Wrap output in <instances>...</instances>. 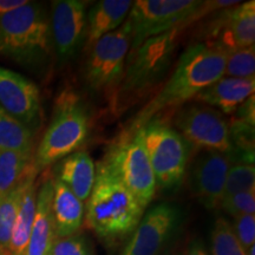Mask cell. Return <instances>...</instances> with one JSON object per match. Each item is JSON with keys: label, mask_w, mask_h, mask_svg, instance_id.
Masks as SVG:
<instances>
[{"label": "cell", "mask_w": 255, "mask_h": 255, "mask_svg": "<svg viewBox=\"0 0 255 255\" xmlns=\"http://www.w3.org/2000/svg\"><path fill=\"white\" fill-rule=\"evenodd\" d=\"M228 52L208 43L190 45L177 60L164 87L128 124L122 135H131L169 109H176L225 76Z\"/></svg>", "instance_id": "cell-1"}, {"label": "cell", "mask_w": 255, "mask_h": 255, "mask_svg": "<svg viewBox=\"0 0 255 255\" xmlns=\"http://www.w3.org/2000/svg\"><path fill=\"white\" fill-rule=\"evenodd\" d=\"M145 209L122 183L109 165L102 161L96 168V180L85 206L84 223L107 242L132 234Z\"/></svg>", "instance_id": "cell-2"}, {"label": "cell", "mask_w": 255, "mask_h": 255, "mask_svg": "<svg viewBox=\"0 0 255 255\" xmlns=\"http://www.w3.org/2000/svg\"><path fill=\"white\" fill-rule=\"evenodd\" d=\"M183 30L182 27L175 28L130 50L122 77L110 97L113 111L122 113L164 78L173 62L178 36Z\"/></svg>", "instance_id": "cell-3"}, {"label": "cell", "mask_w": 255, "mask_h": 255, "mask_svg": "<svg viewBox=\"0 0 255 255\" xmlns=\"http://www.w3.org/2000/svg\"><path fill=\"white\" fill-rule=\"evenodd\" d=\"M52 51L45 8L27 1L0 19V56L26 66H39Z\"/></svg>", "instance_id": "cell-4"}, {"label": "cell", "mask_w": 255, "mask_h": 255, "mask_svg": "<svg viewBox=\"0 0 255 255\" xmlns=\"http://www.w3.org/2000/svg\"><path fill=\"white\" fill-rule=\"evenodd\" d=\"M90 117L79 96L65 90L57 98L49 128L33 155V165L38 173L77 151L87 141Z\"/></svg>", "instance_id": "cell-5"}, {"label": "cell", "mask_w": 255, "mask_h": 255, "mask_svg": "<svg viewBox=\"0 0 255 255\" xmlns=\"http://www.w3.org/2000/svg\"><path fill=\"white\" fill-rule=\"evenodd\" d=\"M143 138L156 188L177 189L187 173L191 145L163 120L154 119L143 127Z\"/></svg>", "instance_id": "cell-6"}, {"label": "cell", "mask_w": 255, "mask_h": 255, "mask_svg": "<svg viewBox=\"0 0 255 255\" xmlns=\"http://www.w3.org/2000/svg\"><path fill=\"white\" fill-rule=\"evenodd\" d=\"M103 161L146 209L157 188L145 150L143 128L131 135L120 136Z\"/></svg>", "instance_id": "cell-7"}, {"label": "cell", "mask_w": 255, "mask_h": 255, "mask_svg": "<svg viewBox=\"0 0 255 255\" xmlns=\"http://www.w3.org/2000/svg\"><path fill=\"white\" fill-rule=\"evenodd\" d=\"M201 1L196 0H136L132 1L127 23L135 50L145 40L193 24Z\"/></svg>", "instance_id": "cell-8"}, {"label": "cell", "mask_w": 255, "mask_h": 255, "mask_svg": "<svg viewBox=\"0 0 255 255\" xmlns=\"http://www.w3.org/2000/svg\"><path fill=\"white\" fill-rule=\"evenodd\" d=\"M130 46L131 37L127 21L96 41L89 49L90 53L85 63L84 79L88 88L98 94H109L111 97L123 75Z\"/></svg>", "instance_id": "cell-9"}, {"label": "cell", "mask_w": 255, "mask_h": 255, "mask_svg": "<svg viewBox=\"0 0 255 255\" xmlns=\"http://www.w3.org/2000/svg\"><path fill=\"white\" fill-rule=\"evenodd\" d=\"M174 129L200 150L218 151L234 158L228 121L220 111L208 105L193 103L182 107L174 117Z\"/></svg>", "instance_id": "cell-10"}, {"label": "cell", "mask_w": 255, "mask_h": 255, "mask_svg": "<svg viewBox=\"0 0 255 255\" xmlns=\"http://www.w3.org/2000/svg\"><path fill=\"white\" fill-rule=\"evenodd\" d=\"M180 208L159 203L144 213L120 255H161L181 221Z\"/></svg>", "instance_id": "cell-11"}, {"label": "cell", "mask_w": 255, "mask_h": 255, "mask_svg": "<svg viewBox=\"0 0 255 255\" xmlns=\"http://www.w3.org/2000/svg\"><path fill=\"white\" fill-rule=\"evenodd\" d=\"M87 4L82 0H56L51 5V40L62 64L75 58L84 44Z\"/></svg>", "instance_id": "cell-12"}, {"label": "cell", "mask_w": 255, "mask_h": 255, "mask_svg": "<svg viewBox=\"0 0 255 255\" xmlns=\"http://www.w3.org/2000/svg\"><path fill=\"white\" fill-rule=\"evenodd\" d=\"M208 24L205 43L221 47L226 52L254 45L255 1L240 2L219 11Z\"/></svg>", "instance_id": "cell-13"}, {"label": "cell", "mask_w": 255, "mask_h": 255, "mask_svg": "<svg viewBox=\"0 0 255 255\" xmlns=\"http://www.w3.org/2000/svg\"><path fill=\"white\" fill-rule=\"evenodd\" d=\"M232 159L218 151L201 150L190 163L188 184L193 195L208 209H216L223 199Z\"/></svg>", "instance_id": "cell-14"}, {"label": "cell", "mask_w": 255, "mask_h": 255, "mask_svg": "<svg viewBox=\"0 0 255 255\" xmlns=\"http://www.w3.org/2000/svg\"><path fill=\"white\" fill-rule=\"evenodd\" d=\"M0 107L32 130L39 122V88L24 76L0 66Z\"/></svg>", "instance_id": "cell-15"}, {"label": "cell", "mask_w": 255, "mask_h": 255, "mask_svg": "<svg viewBox=\"0 0 255 255\" xmlns=\"http://www.w3.org/2000/svg\"><path fill=\"white\" fill-rule=\"evenodd\" d=\"M255 79L221 77L195 97L197 103L208 105L221 114L233 115L254 95Z\"/></svg>", "instance_id": "cell-16"}, {"label": "cell", "mask_w": 255, "mask_h": 255, "mask_svg": "<svg viewBox=\"0 0 255 255\" xmlns=\"http://www.w3.org/2000/svg\"><path fill=\"white\" fill-rule=\"evenodd\" d=\"M53 180L44 181L37 193V208L25 255H49L56 239L52 219Z\"/></svg>", "instance_id": "cell-17"}, {"label": "cell", "mask_w": 255, "mask_h": 255, "mask_svg": "<svg viewBox=\"0 0 255 255\" xmlns=\"http://www.w3.org/2000/svg\"><path fill=\"white\" fill-rule=\"evenodd\" d=\"M130 0H101L87 12L85 50L110 32L116 31L124 24L131 8Z\"/></svg>", "instance_id": "cell-18"}, {"label": "cell", "mask_w": 255, "mask_h": 255, "mask_svg": "<svg viewBox=\"0 0 255 255\" xmlns=\"http://www.w3.org/2000/svg\"><path fill=\"white\" fill-rule=\"evenodd\" d=\"M85 218V203L78 199L65 184L53 180L52 219L56 238L77 234Z\"/></svg>", "instance_id": "cell-19"}, {"label": "cell", "mask_w": 255, "mask_h": 255, "mask_svg": "<svg viewBox=\"0 0 255 255\" xmlns=\"http://www.w3.org/2000/svg\"><path fill=\"white\" fill-rule=\"evenodd\" d=\"M57 180L65 184L83 202L90 196L96 180V164L87 151L77 150L62 159Z\"/></svg>", "instance_id": "cell-20"}, {"label": "cell", "mask_w": 255, "mask_h": 255, "mask_svg": "<svg viewBox=\"0 0 255 255\" xmlns=\"http://www.w3.org/2000/svg\"><path fill=\"white\" fill-rule=\"evenodd\" d=\"M39 174L36 168H32L27 177L26 187H25L23 196L20 200L17 219H15L13 232H12L11 242H9V253L12 255H25L30 239L32 225H33L34 215L37 208V183L36 178Z\"/></svg>", "instance_id": "cell-21"}, {"label": "cell", "mask_w": 255, "mask_h": 255, "mask_svg": "<svg viewBox=\"0 0 255 255\" xmlns=\"http://www.w3.org/2000/svg\"><path fill=\"white\" fill-rule=\"evenodd\" d=\"M33 165V151L0 150V200L18 186Z\"/></svg>", "instance_id": "cell-22"}, {"label": "cell", "mask_w": 255, "mask_h": 255, "mask_svg": "<svg viewBox=\"0 0 255 255\" xmlns=\"http://www.w3.org/2000/svg\"><path fill=\"white\" fill-rule=\"evenodd\" d=\"M0 150L33 151V132L0 107Z\"/></svg>", "instance_id": "cell-23"}, {"label": "cell", "mask_w": 255, "mask_h": 255, "mask_svg": "<svg viewBox=\"0 0 255 255\" xmlns=\"http://www.w3.org/2000/svg\"><path fill=\"white\" fill-rule=\"evenodd\" d=\"M32 168L33 165L27 171L24 180L4 199L0 200V255H4L9 252V242H11L12 232H13L19 206H20V200Z\"/></svg>", "instance_id": "cell-24"}, {"label": "cell", "mask_w": 255, "mask_h": 255, "mask_svg": "<svg viewBox=\"0 0 255 255\" xmlns=\"http://www.w3.org/2000/svg\"><path fill=\"white\" fill-rule=\"evenodd\" d=\"M212 255H246V251L233 232L231 222L226 218H218L210 235Z\"/></svg>", "instance_id": "cell-25"}, {"label": "cell", "mask_w": 255, "mask_h": 255, "mask_svg": "<svg viewBox=\"0 0 255 255\" xmlns=\"http://www.w3.org/2000/svg\"><path fill=\"white\" fill-rule=\"evenodd\" d=\"M225 77L255 79V46L242 47L228 52Z\"/></svg>", "instance_id": "cell-26"}, {"label": "cell", "mask_w": 255, "mask_h": 255, "mask_svg": "<svg viewBox=\"0 0 255 255\" xmlns=\"http://www.w3.org/2000/svg\"><path fill=\"white\" fill-rule=\"evenodd\" d=\"M251 190H255L254 163H235L231 165L226 177L223 197Z\"/></svg>", "instance_id": "cell-27"}, {"label": "cell", "mask_w": 255, "mask_h": 255, "mask_svg": "<svg viewBox=\"0 0 255 255\" xmlns=\"http://www.w3.org/2000/svg\"><path fill=\"white\" fill-rule=\"evenodd\" d=\"M49 255H95L88 238L75 234L66 238H56Z\"/></svg>", "instance_id": "cell-28"}, {"label": "cell", "mask_w": 255, "mask_h": 255, "mask_svg": "<svg viewBox=\"0 0 255 255\" xmlns=\"http://www.w3.org/2000/svg\"><path fill=\"white\" fill-rule=\"evenodd\" d=\"M220 208L233 218L241 215H253L255 213V190L244 191L223 197Z\"/></svg>", "instance_id": "cell-29"}, {"label": "cell", "mask_w": 255, "mask_h": 255, "mask_svg": "<svg viewBox=\"0 0 255 255\" xmlns=\"http://www.w3.org/2000/svg\"><path fill=\"white\" fill-rule=\"evenodd\" d=\"M235 237L245 251L255 245V215H241L234 218L232 225Z\"/></svg>", "instance_id": "cell-30"}, {"label": "cell", "mask_w": 255, "mask_h": 255, "mask_svg": "<svg viewBox=\"0 0 255 255\" xmlns=\"http://www.w3.org/2000/svg\"><path fill=\"white\" fill-rule=\"evenodd\" d=\"M255 101H254V95L252 97L248 98V100L245 102L244 104L241 105L239 109L235 111V115L233 119L242 121V122L250 124V126L254 127L255 123Z\"/></svg>", "instance_id": "cell-31"}, {"label": "cell", "mask_w": 255, "mask_h": 255, "mask_svg": "<svg viewBox=\"0 0 255 255\" xmlns=\"http://www.w3.org/2000/svg\"><path fill=\"white\" fill-rule=\"evenodd\" d=\"M27 0H0V19L8 12L25 5Z\"/></svg>", "instance_id": "cell-32"}, {"label": "cell", "mask_w": 255, "mask_h": 255, "mask_svg": "<svg viewBox=\"0 0 255 255\" xmlns=\"http://www.w3.org/2000/svg\"><path fill=\"white\" fill-rule=\"evenodd\" d=\"M186 255H208V253L199 241H194L191 242L189 248L187 250Z\"/></svg>", "instance_id": "cell-33"}, {"label": "cell", "mask_w": 255, "mask_h": 255, "mask_svg": "<svg viewBox=\"0 0 255 255\" xmlns=\"http://www.w3.org/2000/svg\"><path fill=\"white\" fill-rule=\"evenodd\" d=\"M254 254H255V245H254V246L250 247L246 251V255H254Z\"/></svg>", "instance_id": "cell-34"}, {"label": "cell", "mask_w": 255, "mask_h": 255, "mask_svg": "<svg viewBox=\"0 0 255 255\" xmlns=\"http://www.w3.org/2000/svg\"><path fill=\"white\" fill-rule=\"evenodd\" d=\"M163 255H174L173 253H167V254H163Z\"/></svg>", "instance_id": "cell-35"}, {"label": "cell", "mask_w": 255, "mask_h": 255, "mask_svg": "<svg viewBox=\"0 0 255 255\" xmlns=\"http://www.w3.org/2000/svg\"><path fill=\"white\" fill-rule=\"evenodd\" d=\"M4 255H12L11 253H9V252H8V253H6V254H4Z\"/></svg>", "instance_id": "cell-36"}]
</instances>
